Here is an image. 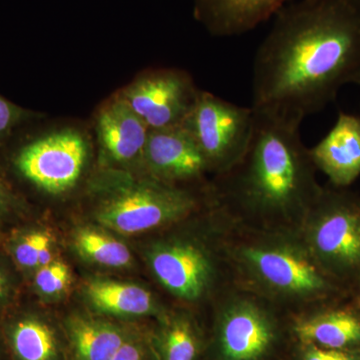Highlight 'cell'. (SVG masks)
<instances>
[{
    "instance_id": "cell-24",
    "label": "cell",
    "mask_w": 360,
    "mask_h": 360,
    "mask_svg": "<svg viewBox=\"0 0 360 360\" xmlns=\"http://www.w3.org/2000/svg\"><path fill=\"white\" fill-rule=\"evenodd\" d=\"M30 212L27 202L0 176V225L22 219Z\"/></svg>"
},
{
    "instance_id": "cell-18",
    "label": "cell",
    "mask_w": 360,
    "mask_h": 360,
    "mask_svg": "<svg viewBox=\"0 0 360 360\" xmlns=\"http://www.w3.org/2000/svg\"><path fill=\"white\" fill-rule=\"evenodd\" d=\"M295 331L302 345L349 349L360 345V317L338 310L314 315L295 324Z\"/></svg>"
},
{
    "instance_id": "cell-23",
    "label": "cell",
    "mask_w": 360,
    "mask_h": 360,
    "mask_svg": "<svg viewBox=\"0 0 360 360\" xmlns=\"http://www.w3.org/2000/svg\"><path fill=\"white\" fill-rule=\"evenodd\" d=\"M18 272L8 255L0 251V319L15 307L20 293Z\"/></svg>"
},
{
    "instance_id": "cell-8",
    "label": "cell",
    "mask_w": 360,
    "mask_h": 360,
    "mask_svg": "<svg viewBox=\"0 0 360 360\" xmlns=\"http://www.w3.org/2000/svg\"><path fill=\"white\" fill-rule=\"evenodd\" d=\"M146 259L161 285L186 302L202 300L217 281L212 253L195 239H162L150 245Z\"/></svg>"
},
{
    "instance_id": "cell-4",
    "label": "cell",
    "mask_w": 360,
    "mask_h": 360,
    "mask_svg": "<svg viewBox=\"0 0 360 360\" xmlns=\"http://www.w3.org/2000/svg\"><path fill=\"white\" fill-rule=\"evenodd\" d=\"M236 258L248 276L277 297L309 302L330 290L322 270L300 239L276 236L243 243Z\"/></svg>"
},
{
    "instance_id": "cell-3",
    "label": "cell",
    "mask_w": 360,
    "mask_h": 360,
    "mask_svg": "<svg viewBox=\"0 0 360 360\" xmlns=\"http://www.w3.org/2000/svg\"><path fill=\"white\" fill-rule=\"evenodd\" d=\"M92 217L106 231L136 236L176 224L200 206V198L184 187L146 174L101 168L89 187Z\"/></svg>"
},
{
    "instance_id": "cell-14",
    "label": "cell",
    "mask_w": 360,
    "mask_h": 360,
    "mask_svg": "<svg viewBox=\"0 0 360 360\" xmlns=\"http://www.w3.org/2000/svg\"><path fill=\"white\" fill-rule=\"evenodd\" d=\"M0 331L8 360H63L58 331L39 311L14 307L0 319Z\"/></svg>"
},
{
    "instance_id": "cell-12",
    "label": "cell",
    "mask_w": 360,
    "mask_h": 360,
    "mask_svg": "<svg viewBox=\"0 0 360 360\" xmlns=\"http://www.w3.org/2000/svg\"><path fill=\"white\" fill-rule=\"evenodd\" d=\"M274 322L259 303L238 298L220 316L219 345L224 360H260L276 340Z\"/></svg>"
},
{
    "instance_id": "cell-25",
    "label": "cell",
    "mask_w": 360,
    "mask_h": 360,
    "mask_svg": "<svg viewBox=\"0 0 360 360\" xmlns=\"http://www.w3.org/2000/svg\"><path fill=\"white\" fill-rule=\"evenodd\" d=\"M111 360H155L153 348L139 331L130 328L129 336Z\"/></svg>"
},
{
    "instance_id": "cell-10",
    "label": "cell",
    "mask_w": 360,
    "mask_h": 360,
    "mask_svg": "<svg viewBox=\"0 0 360 360\" xmlns=\"http://www.w3.org/2000/svg\"><path fill=\"white\" fill-rule=\"evenodd\" d=\"M96 132L101 168L141 170L149 129L116 94L96 113Z\"/></svg>"
},
{
    "instance_id": "cell-21",
    "label": "cell",
    "mask_w": 360,
    "mask_h": 360,
    "mask_svg": "<svg viewBox=\"0 0 360 360\" xmlns=\"http://www.w3.org/2000/svg\"><path fill=\"white\" fill-rule=\"evenodd\" d=\"M160 321L155 343L160 360H195L200 338L191 319L184 314L167 315Z\"/></svg>"
},
{
    "instance_id": "cell-17",
    "label": "cell",
    "mask_w": 360,
    "mask_h": 360,
    "mask_svg": "<svg viewBox=\"0 0 360 360\" xmlns=\"http://www.w3.org/2000/svg\"><path fill=\"white\" fill-rule=\"evenodd\" d=\"M63 326L70 360H111L130 330L101 315L80 312L68 315Z\"/></svg>"
},
{
    "instance_id": "cell-15",
    "label": "cell",
    "mask_w": 360,
    "mask_h": 360,
    "mask_svg": "<svg viewBox=\"0 0 360 360\" xmlns=\"http://www.w3.org/2000/svg\"><path fill=\"white\" fill-rule=\"evenodd\" d=\"M194 16L210 34L238 37L255 30L288 0H193Z\"/></svg>"
},
{
    "instance_id": "cell-27",
    "label": "cell",
    "mask_w": 360,
    "mask_h": 360,
    "mask_svg": "<svg viewBox=\"0 0 360 360\" xmlns=\"http://www.w3.org/2000/svg\"><path fill=\"white\" fill-rule=\"evenodd\" d=\"M302 360H360V354L350 349H331L305 345Z\"/></svg>"
},
{
    "instance_id": "cell-29",
    "label": "cell",
    "mask_w": 360,
    "mask_h": 360,
    "mask_svg": "<svg viewBox=\"0 0 360 360\" xmlns=\"http://www.w3.org/2000/svg\"><path fill=\"white\" fill-rule=\"evenodd\" d=\"M354 84L359 85L360 86V77L355 80Z\"/></svg>"
},
{
    "instance_id": "cell-13",
    "label": "cell",
    "mask_w": 360,
    "mask_h": 360,
    "mask_svg": "<svg viewBox=\"0 0 360 360\" xmlns=\"http://www.w3.org/2000/svg\"><path fill=\"white\" fill-rule=\"evenodd\" d=\"M315 168L335 187H347L360 176V117L340 112L333 129L309 149Z\"/></svg>"
},
{
    "instance_id": "cell-7",
    "label": "cell",
    "mask_w": 360,
    "mask_h": 360,
    "mask_svg": "<svg viewBox=\"0 0 360 360\" xmlns=\"http://www.w3.org/2000/svg\"><path fill=\"white\" fill-rule=\"evenodd\" d=\"M89 153V141L82 132L63 129L22 146L14 156L13 165L35 188L49 195H63L79 182Z\"/></svg>"
},
{
    "instance_id": "cell-9",
    "label": "cell",
    "mask_w": 360,
    "mask_h": 360,
    "mask_svg": "<svg viewBox=\"0 0 360 360\" xmlns=\"http://www.w3.org/2000/svg\"><path fill=\"white\" fill-rule=\"evenodd\" d=\"M198 92L186 72L167 68L144 73L118 94L149 130H155L181 125Z\"/></svg>"
},
{
    "instance_id": "cell-20",
    "label": "cell",
    "mask_w": 360,
    "mask_h": 360,
    "mask_svg": "<svg viewBox=\"0 0 360 360\" xmlns=\"http://www.w3.org/2000/svg\"><path fill=\"white\" fill-rule=\"evenodd\" d=\"M72 245L82 259L98 266L127 269L132 264L129 246L103 227H78L72 234Z\"/></svg>"
},
{
    "instance_id": "cell-5",
    "label": "cell",
    "mask_w": 360,
    "mask_h": 360,
    "mask_svg": "<svg viewBox=\"0 0 360 360\" xmlns=\"http://www.w3.org/2000/svg\"><path fill=\"white\" fill-rule=\"evenodd\" d=\"M302 224V240L328 276L360 272V207L349 196L321 189Z\"/></svg>"
},
{
    "instance_id": "cell-16",
    "label": "cell",
    "mask_w": 360,
    "mask_h": 360,
    "mask_svg": "<svg viewBox=\"0 0 360 360\" xmlns=\"http://www.w3.org/2000/svg\"><path fill=\"white\" fill-rule=\"evenodd\" d=\"M82 290L90 309L101 315L158 316L160 321L167 316L153 292L139 284L94 277L84 281Z\"/></svg>"
},
{
    "instance_id": "cell-26",
    "label": "cell",
    "mask_w": 360,
    "mask_h": 360,
    "mask_svg": "<svg viewBox=\"0 0 360 360\" xmlns=\"http://www.w3.org/2000/svg\"><path fill=\"white\" fill-rule=\"evenodd\" d=\"M30 116V111L0 96V143Z\"/></svg>"
},
{
    "instance_id": "cell-30",
    "label": "cell",
    "mask_w": 360,
    "mask_h": 360,
    "mask_svg": "<svg viewBox=\"0 0 360 360\" xmlns=\"http://www.w3.org/2000/svg\"><path fill=\"white\" fill-rule=\"evenodd\" d=\"M2 240H4V239H2L1 233H0V245H1Z\"/></svg>"
},
{
    "instance_id": "cell-28",
    "label": "cell",
    "mask_w": 360,
    "mask_h": 360,
    "mask_svg": "<svg viewBox=\"0 0 360 360\" xmlns=\"http://www.w3.org/2000/svg\"><path fill=\"white\" fill-rule=\"evenodd\" d=\"M0 360H8L6 345H4V338H2L1 331H0Z\"/></svg>"
},
{
    "instance_id": "cell-6",
    "label": "cell",
    "mask_w": 360,
    "mask_h": 360,
    "mask_svg": "<svg viewBox=\"0 0 360 360\" xmlns=\"http://www.w3.org/2000/svg\"><path fill=\"white\" fill-rule=\"evenodd\" d=\"M252 108H245L200 90L182 123L217 175L231 169L243 158L255 127Z\"/></svg>"
},
{
    "instance_id": "cell-19",
    "label": "cell",
    "mask_w": 360,
    "mask_h": 360,
    "mask_svg": "<svg viewBox=\"0 0 360 360\" xmlns=\"http://www.w3.org/2000/svg\"><path fill=\"white\" fill-rule=\"evenodd\" d=\"M53 250V234L37 225L14 229L4 239L6 255L20 274L30 279L37 270L56 259Z\"/></svg>"
},
{
    "instance_id": "cell-1",
    "label": "cell",
    "mask_w": 360,
    "mask_h": 360,
    "mask_svg": "<svg viewBox=\"0 0 360 360\" xmlns=\"http://www.w3.org/2000/svg\"><path fill=\"white\" fill-rule=\"evenodd\" d=\"M359 77L360 0H298L255 53L252 108L302 124Z\"/></svg>"
},
{
    "instance_id": "cell-22",
    "label": "cell",
    "mask_w": 360,
    "mask_h": 360,
    "mask_svg": "<svg viewBox=\"0 0 360 360\" xmlns=\"http://www.w3.org/2000/svg\"><path fill=\"white\" fill-rule=\"evenodd\" d=\"M37 296L51 300L65 295L71 283V270L63 260L54 259L37 270L30 278Z\"/></svg>"
},
{
    "instance_id": "cell-11",
    "label": "cell",
    "mask_w": 360,
    "mask_h": 360,
    "mask_svg": "<svg viewBox=\"0 0 360 360\" xmlns=\"http://www.w3.org/2000/svg\"><path fill=\"white\" fill-rule=\"evenodd\" d=\"M210 172L207 162L184 125L149 130L139 172L179 186Z\"/></svg>"
},
{
    "instance_id": "cell-2",
    "label": "cell",
    "mask_w": 360,
    "mask_h": 360,
    "mask_svg": "<svg viewBox=\"0 0 360 360\" xmlns=\"http://www.w3.org/2000/svg\"><path fill=\"white\" fill-rule=\"evenodd\" d=\"M253 110L248 148L231 169L219 175L213 193L224 207L265 224H302L322 188L300 124Z\"/></svg>"
}]
</instances>
